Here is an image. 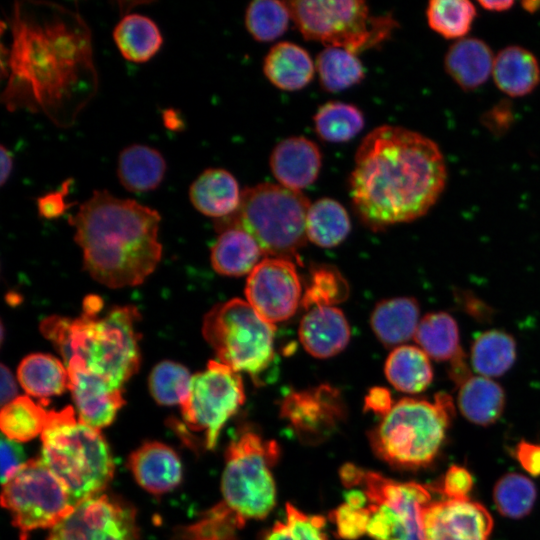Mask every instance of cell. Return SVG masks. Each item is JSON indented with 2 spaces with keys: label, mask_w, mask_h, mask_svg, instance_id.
<instances>
[{
  "label": "cell",
  "mask_w": 540,
  "mask_h": 540,
  "mask_svg": "<svg viewBox=\"0 0 540 540\" xmlns=\"http://www.w3.org/2000/svg\"><path fill=\"white\" fill-rule=\"evenodd\" d=\"M348 293L347 282L334 267L319 266L311 272L302 304L308 310L315 306H332L344 301Z\"/></svg>",
  "instance_id": "obj_43"
},
{
  "label": "cell",
  "mask_w": 540,
  "mask_h": 540,
  "mask_svg": "<svg viewBox=\"0 0 540 540\" xmlns=\"http://www.w3.org/2000/svg\"><path fill=\"white\" fill-rule=\"evenodd\" d=\"M351 229L346 209L336 200L321 198L309 207L306 234L314 244L330 248L340 244Z\"/></svg>",
  "instance_id": "obj_35"
},
{
  "label": "cell",
  "mask_w": 540,
  "mask_h": 540,
  "mask_svg": "<svg viewBox=\"0 0 540 540\" xmlns=\"http://www.w3.org/2000/svg\"><path fill=\"white\" fill-rule=\"evenodd\" d=\"M17 384L10 369L1 365V403L2 406L17 398Z\"/></svg>",
  "instance_id": "obj_51"
},
{
  "label": "cell",
  "mask_w": 540,
  "mask_h": 540,
  "mask_svg": "<svg viewBox=\"0 0 540 540\" xmlns=\"http://www.w3.org/2000/svg\"><path fill=\"white\" fill-rule=\"evenodd\" d=\"M493 80L510 97L530 94L540 83V65L535 55L521 46H508L494 59Z\"/></svg>",
  "instance_id": "obj_25"
},
{
  "label": "cell",
  "mask_w": 540,
  "mask_h": 540,
  "mask_svg": "<svg viewBox=\"0 0 540 540\" xmlns=\"http://www.w3.org/2000/svg\"><path fill=\"white\" fill-rule=\"evenodd\" d=\"M477 15L468 0H432L426 9L429 27L446 39L460 40L470 31Z\"/></svg>",
  "instance_id": "obj_39"
},
{
  "label": "cell",
  "mask_w": 540,
  "mask_h": 540,
  "mask_svg": "<svg viewBox=\"0 0 540 540\" xmlns=\"http://www.w3.org/2000/svg\"><path fill=\"white\" fill-rule=\"evenodd\" d=\"M245 295L251 307L270 324L290 318L301 300V283L294 263L265 258L249 274Z\"/></svg>",
  "instance_id": "obj_15"
},
{
  "label": "cell",
  "mask_w": 540,
  "mask_h": 540,
  "mask_svg": "<svg viewBox=\"0 0 540 540\" xmlns=\"http://www.w3.org/2000/svg\"><path fill=\"white\" fill-rule=\"evenodd\" d=\"M278 456L276 442L252 431L242 432L227 448L222 501L213 508L239 529L247 520L265 518L276 502L271 468Z\"/></svg>",
  "instance_id": "obj_7"
},
{
  "label": "cell",
  "mask_w": 540,
  "mask_h": 540,
  "mask_svg": "<svg viewBox=\"0 0 540 540\" xmlns=\"http://www.w3.org/2000/svg\"><path fill=\"white\" fill-rule=\"evenodd\" d=\"M457 404L467 420L488 426L500 418L505 406V393L491 378L470 376L459 385Z\"/></svg>",
  "instance_id": "obj_29"
},
{
  "label": "cell",
  "mask_w": 540,
  "mask_h": 540,
  "mask_svg": "<svg viewBox=\"0 0 540 540\" xmlns=\"http://www.w3.org/2000/svg\"><path fill=\"white\" fill-rule=\"evenodd\" d=\"M340 477L346 487L362 486L370 503L367 533L375 540H428L424 508L431 502L427 487L416 482H397L385 476L345 464Z\"/></svg>",
  "instance_id": "obj_11"
},
{
  "label": "cell",
  "mask_w": 540,
  "mask_h": 540,
  "mask_svg": "<svg viewBox=\"0 0 540 540\" xmlns=\"http://www.w3.org/2000/svg\"><path fill=\"white\" fill-rule=\"evenodd\" d=\"M113 40L126 60L143 63L160 50L163 36L150 17L140 13H128L115 25Z\"/></svg>",
  "instance_id": "obj_30"
},
{
  "label": "cell",
  "mask_w": 540,
  "mask_h": 540,
  "mask_svg": "<svg viewBox=\"0 0 540 540\" xmlns=\"http://www.w3.org/2000/svg\"><path fill=\"white\" fill-rule=\"evenodd\" d=\"M349 177L360 219L371 229L413 221L428 212L447 180L444 156L430 138L382 125L361 141Z\"/></svg>",
  "instance_id": "obj_2"
},
{
  "label": "cell",
  "mask_w": 540,
  "mask_h": 540,
  "mask_svg": "<svg viewBox=\"0 0 540 540\" xmlns=\"http://www.w3.org/2000/svg\"><path fill=\"white\" fill-rule=\"evenodd\" d=\"M494 55L481 39L462 38L455 41L444 57L450 78L463 90H474L492 76Z\"/></svg>",
  "instance_id": "obj_23"
},
{
  "label": "cell",
  "mask_w": 540,
  "mask_h": 540,
  "mask_svg": "<svg viewBox=\"0 0 540 540\" xmlns=\"http://www.w3.org/2000/svg\"><path fill=\"white\" fill-rule=\"evenodd\" d=\"M285 2L293 22L305 39L355 54L379 45L389 38L397 26L389 15H372L362 0Z\"/></svg>",
  "instance_id": "obj_10"
},
{
  "label": "cell",
  "mask_w": 540,
  "mask_h": 540,
  "mask_svg": "<svg viewBox=\"0 0 540 540\" xmlns=\"http://www.w3.org/2000/svg\"><path fill=\"white\" fill-rule=\"evenodd\" d=\"M245 400L238 374L220 361L211 360L192 376L190 393L180 406L185 424L205 433L206 448L215 447L222 427Z\"/></svg>",
  "instance_id": "obj_13"
},
{
  "label": "cell",
  "mask_w": 540,
  "mask_h": 540,
  "mask_svg": "<svg viewBox=\"0 0 540 540\" xmlns=\"http://www.w3.org/2000/svg\"><path fill=\"white\" fill-rule=\"evenodd\" d=\"M423 523L428 540H488L493 528L488 510L469 498L431 501Z\"/></svg>",
  "instance_id": "obj_17"
},
{
  "label": "cell",
  "mask_w": 540,
  "mask_h": 540,
  "mask_svg": "<svg viewBox=\"0 0 540 540\" xmlns=\"http://www.w3.org/2000/svg\"><path fill=\"white\" fill-rule=\"evenodd\" d=\"M291 18L285 1L255 0L245 13V25L254 39L269 42L280 37L288 28Z\"/></svg>",
  "instance_id": "obj_41"
},
{
  "label": "cell",
  "mask_w": 540,
  "mask_h": 540,
  "mask_svg": "<svg viewBox=\"0 0 540 540\" xmlns=\"http://www.w3.org/2000/svg\"><path fill=\"white\" fill-rule=\"evenodd\" d=\"M139 319L131 305L114 307L101 318L83 311L71 342V360H82L88 371L122 390L140 367V335L135 328Z\"/></svg>",
  "instance_id": "obj_8"
},
{
  "label": "cell",
  "mask_w": 540,
  "mask_h": 540,
  "mask_svg": "<svg viewBox=\"0 0 540 540\" xmlns=\"http://www.w3.org/2000/svg\"><path fill=\"white\" fill-rule=\"evenodd\" d=\"M315 68L322 87L338 92L359 83L364 68L357 54L337 47H326L316 58Z\"/></svg>",
  "instance_id": "obj_37"
},
{
  "label": "cell",
  "mask_w": 540,
  "mask_h": 540,
  "mask_svg": "<svg viewBox=\"0 0 540 540\" xmlns=\"http://www.w3.org/2000/svg\"><path fill=\"white\" fill-rule=\"evenodd\" d=\"M473 486L471 473L464 467L451 466L442 482L441 492L448 499H465Z\"/></svg>",
  "instance_id": "obj_46"
},
{
  "label": "cell",
  "mask_w": 540,
  "mask_h": 540,
  "mask_svg": "<svg viewBox=\"0 0 540 540\" xmlns=\"http://www.w3.org/2000/svg\"><path fill=\"white\" fill-rule=\"evenodd\" d=\"M164 122L169 129L174 130L179 128V125L182 124V121L177 118V114L173 110H168L165 112Z\"/></svg>",
  "instance_id": "obj_55"
},
{
  "label": "cell",
  "mask_w": 540,
  "mask_h": 540,
  "mask_svg": "<svg viewBox=\"0 0 540 540\" xmlns=\"http://www.w3.org/2000/svg\"><path fill=\"white\" fill-rule=\"evenodd\" d=\"M537 496L534 483L519 473H507L496 483L493 500L500 514L512 519L526 516Z\"/></svg>",
  "instance_id": "obj_40"
},
{
  "label": "cell",
  "mask_w": 540,
  "mask_h": 540,
  "mask_svg": "<svg viewBox=\"0 0 540 540\" xmlns=\"http://www.w3.org/2000/svg\"><path fill=\"white\" fill-rule=\"evenodd\" d=\"M167 164L157 149L145 144H131L123 148L117 160L120 184L133 193L156 189L163 181Z\"/></svg>",
  "instance_id": "obj_24"
},
{
  "label": "cell",
  "mask_w": 540,
  "mask_h": 540,
  "mask_svg": "<svg viewBox=\"0 0 540 540\" xmlns=\"http://www.w3.org/2000/svg\"><path fill=\"white\" fill-rule=\"evenodd\" d=\"M516 359V342L505 331L481 333L471 345V365L478 375L492 378L506 373Z\"/></svg>",
  "instance_id": "obj_33"
},
{
  "label": "cell",
  "mask_w": 540,
  "mask_h": 540,
  "mask_svg": "<svg viewBox=\"0 0 540 540\" xmlns=\"http://www.w3.org/2000/svg\"><path fill=\"white\" fill-rule=\"evenodd\" d=\"M160 214L132 199L95 190L69 218L83 251V266L109 288L141 284L157 267Z\"/></svg>",
  "instance_id": "obj_3"
},
{
  "label": "cell",
  "mask_w": 540,
  "mask_h": 540,
  "mask_svg": "<svg viewBox=\"0 0 540 540\" xmlns=\"http://www.w3.org/2000/svg\"><path fill=\"white\" fill-rule=\"evenodd\" d=\"M41 459L67 489L74 506L98 496L113 477L114 463L99 429L75 417L68 406L50 410L41 433Z\"/></svg>",
  "instance_id": "obj_4"
},
{
  "label": "cell",
  "mask_w": 540,
  "mask_h": 540,
  "mask_svg": "<svg viewBox=\"0 0 540 540\" xmlns=\"http://www.w3.org/2000/svg\"><path fill=\"white\" fill-rule=\"evenodd\" d=\"M264 74L277 88L295 91L313 78L315 67L308 52L291 42H279L267 53Z\"/></svg>",
  "instance_id": "obj_27"
},
{
  "label": "cell",
  "mask_w": 540,
  "mask_h": 540,
  "mask_svg": "<svg viewBox=\"0 0 540 540\" xmlns=\"http://www.w3.org/2000/svg\"><path fill=\"white\" fill-rule=\"evenodd\" d=\"M321 164L318 146L302 136L282 140L270 156V168L279 184L298 191L315 182Z\"/></svg>",
  "instance_id": "obj_19"
},
{
  "label": "cell",
  "mask_w": 540,
  "mask_h": 540,
  "mask_svg": "<svg viewBox=\"0 0 540 540\" xmlns=\"http://www.w3.org/2000/svg\"><path fill=\"white\" fill-rule=\"evenodd\" d=\"M365 407L382 416L386 415L393 407L390 392L381 387L371 389L365 398Z\"/></svg>",
  "instance_id": "obj_50"
},
{
  "label": "cell",
  "mask_w": 540,
  "mask_h": 540,
  "mask_svg": "<svg viewBox=\"0 0 540 540\" xmlns=\"http://www.w3.org/2000/svg\"><path fill=\"white\" fill-rule=\"evenodd\" d=\"M70 180L63 183L62 187L40 197L37 201L38 210L41 216L45 218H57L61 216L68 208L65 196L68 193Z\"/></svg>",
  "instance_id": "obj_48"
},
{
  "label": "cell",
  "mask_w": 540,
  "mask_h": 540,
  "mask_svg": "<svg viewBox=\"0 0 540 540\" xmlns=\"http://www.w3.org/2000/svg\"><path fill=\"white\" fill-rule=\"evenodd\" d=\"M513 4V1H479V5H481L482 8L494 12L506 11L510 9Z\"/></svg>",
  "instance_id": "obj_54"
},
{
  "label": "cell",
  "mask_w": 540,
  "mask_h": 540,
  "mask_svg": "<svg viewBox=\"0 0 540 540\" xmlns=\"http://www.w3.org/2000/svg\"><path fill=\"white\" fill-rule=\"evenodd\" d=\"M9 16L2 104L42 113L58 127L73 125L98 87L88 25L77 11L45 1L15 2Z\"/></svg>",
  "instance_id": "obj_1"
},
{
  "label": "cell",
  "mask_w": 540,
  "mask_h": 540,
  "mask_svg": "<svg viewBox=\"0 0 540 540\" xmlns=\"http://www.w3.org/2000/svg\"><path fill=\"white\" fill-rule=\"evenodd\" d=\"M419 315V304L412 297L385 299L372 311L370 325L384 346H400L415 336Z\"/></svg>",
  "instance_id": "obj_26"
},
{
  "label": "cell",
  "mask_w": 540,
  "mask_h": 540,
  "mask_svg": "<svg viewBox=\"0 0 540 540\" xmlns=\"http://www.w3.org/2000/svg\"><path fill=\"white\" fill-rule=\"evenodd\" d=\"M345 499V503L353 508L361 509L367 507L368 499L363 491L352 489L345 493Z\"/></svg>",
  "instance_id": "obj_53"
},
{
  "label": "cell",
  "mask_w": 540,
  "mask_h": 540,
  "mask_svg": "<svg viewBox=\"0 0 540 540\" xmlns=\"http://www.w3.org/2000/svg\"><path fill=\"white\" fill-rule=\"evenodd\" d=\"M47 540H138L135 512L107 495L78 503Z\"/></svg>",
  "instance_id": "obj_14"
},
{
  "label": "cell",
  "mask_w": 540,
  "mask_h": 540,
  "mask_svg": "<svg viewBox=\"0 0 540 540\" xmlns=\"http://www.w3.org/2000/svg\"><path fill=\"white\" fill-rule=\"evenodd\" d=\"M1 503L12 516L20 540L39 528H53L74 504L62 482L41 458L26 463L2 485Z\"/></svg>",
  "instance_id": "obj_12"
},
{
  "label": "cell",
  "mask_w": 540,
  "mask_h": 540,
  "mask_svg": "<svg viewBox=\"0 0 540 540\" xmlns=\"http://www.w3.org/2000/svg\"><path fill=\"white\" fill-rule=\"evenodd\" d=\"M239 185L227 170L208 168L189 187V198L200 213L225 218L236 211L241 200Z\"/></svg>",
  "instance_id": "obj_22"
},
{
  "label": "cell",
  "mask_w": 540,
  "mask_h": 540,
  "mask_svg": "<svg viewBox=\"0 0 540 540\" xmlns=\"http://www.w3.org/2000/svg\"><path fill=\"white\" fill-rule=\"evenodd\" d=\"M273 324L248 302L235 298L215 305L204 317L202 334L218 361L259 381L275 360Z\"/></svg>",
  "instance_id": "obj_9"
},
{
  "label": "cell",
  "mask_w": 540,
  "mask_h": 540,
  "mask_svg": "<svg viewBox=\"0 0 540 540\" xmlns=\"http://www.w3.org/2000/svg\"><path fill=\"white\" fill-rule=\"evenodd\" d=\"M452 399L444 393L435 401L404 398L383 416L370 433L377 456L388 464L416 469L430 464L438 454L454 414Z\"/></svg>",
  "instance_id": "obj_6"
},
{
  "label": "cell",
  "mask_w": 540,
  "mask_h": 540,
  "mask_svg": "<svg viewBox=\"0 0 540 540\" xmlns=\"http://www.w3.org/2000/svg\"><path fill=\"white\" fill-rule=\"evenodd\" d=\"M388 381L399 391L419 393L429 387L433 369L429 356L418 346H397L386 359Z\"/></svg>",
  "instance_id": "obj_32"
},
{
  "label": "cell",
  "mask_w": 540,
  "mask_h": 540,
  "mask_svg": "<svg viewBox=\"0 0 540 540\" xmlns=\"http://www.w3.org/2000/svg\"><path fill=\"white\" fill-rule=\"evenodd\" d=\"M324 526L322 516L306 515L287 503L285 521L276 522L263 540H327Z\"/></svg>",
  "instance_id": "obj_44"
},
{
  "label": "cell",
  "mask_w": 540,
  "mask_h": 540,
  "mask_svg": "<svg viewBox=\"0 0 540 540\" xmlns=\"http://www.w3.org/2000/svg\"><path fill=\"white\" fill-rule=\"evenodd\" d=\"M22 446L6 436L1 438V482L6 483L24 464Z\"/></svg>",
  "instance_id": "obj_47"
},
{
  "label": "cell",
  "mask_w": 540,
  "mask_h": 540,
  "mask_svg": "<svg viewBox=\"0 0 540 540\" xmlns=\"http://www.w3.org/2000/svg\"><path fill=\"white\" fill-rule=\"evenodd\" d=\"M515 456L525 471L540 476V444L522 440L515 449Z\"/></svg>",
  "instance_id": "obj_49"
},
{
  "label": "cell",
  "mask_w": 540,
  "mask_h": 540,
  "mask_svg": "<svg viewBox=\"0 0 540 540\" xmlns=\"http://www.w3.org/2000/svg\"><path fill=\"white\" fill-rule=\"evenodd\" d=\"M281 416L306 444L326 440L344 418L339 392L329 385L289 393L281 405Z\"/></svg>",
  "instance_id": "obj_16"
},
{
  "label": "cell",
  "mask_w": 540,
  "mask_h": 540,
  "mask_svg": "<svg viewBox=\"0 0 540 540\" xmlns=\"http://www.w3.org/2000/svg\"><path fill=\"white\" fill-rule=\"evenodd\" d=\"M370 512L367 507L356 509L344 503L330 514L337 534L344 539H356L367 533Z\"/></svg>",
  "instance_id": "obj_45"
},
{
  "label": "cell",
  "mask_w": 540,
  "mask_h": 540,
  "mask_svg": "<svg viewBox=\"0 0 540 540\" xmlns=\"http://www.w3.org/2000/svg\"><path fill=\"white\" fill-rule=\"evenodd\" d=\"M0 168V185L4 186L13 169V156L3 144L0 147Z\"/></svg>",
  "instance_id": "obj_52"
},
{
  "label": "cell",
  "mask_w": 540,
  "mask_h": 540,
  "mask_svg": "<svg viewBox=\"0 0 540 540\" xmlns=\"http://www.w3.org/2000/svg\"><path fill=\"white\" fill-rule=\"evenodd\" d=\"M414 339L418 347L436 361H451L462 352L457 322L446 312L426 314L418 324Z\"/></svg>",
  "instance_id": "obj_34"
},
{
  "label": "cell",
  "mask_w": 540,
  "mask_h": 540,
  "mask_svg": "<svg viewBox=\"0 0 540 540\" xmlns=\"http://www.w3.org/2000/svg\"><path fill=\"white\" fill-rule=\"evenodd\" d=\"M17 378L28 395L43 401L69 390V373L64 362L50 354L27 355L18 366Z\"/></svg>",
  "instance_id": "obj_31"
},
{
  "label": "cell",
  "mask_w": 540,
  "mask_h": 540,
  "mask_svg": "<svg viewBox=\"0 0 540 540\" xmlns=\"http://www.w3.org/2000/svg\"><path fill=\"white\" fill-rule=\"evenodd\" d=\"M264 253L252 236L241 229L228 228L211 249V264L216 272L226 276L251 273Z\"/></svg>",
  "instance_id": "obj_28"
},
{
  "label": "cell",
  "mask_w": 540,
  "mask_h": 540,
  "mask_svg": "<svg viewBox=\"0 0 540 540\" xmlns=\"http://www.w3.org/2000/svg\"><path fill=\"white\" fill-rule=\"evenodd\" d=\"M66 368L79 420L101 429L113 422L118 410L125 403L123 390L110 387L102 378L87 370L80 359H73Z\"/></svg>",
  "instance_id": "obj_18"
},
{
  "label": "cell",
  "mask_w": 540,
  "mask_h": 540,
  "mask_svg": "<svg viewBox=\"0 0 540 540\" xmlns=\"http://www.w3.org/2000/svg\"><path fill=\"white\" fill-rule=\"evenodd\" d=\"M310 205L301 191L261 183L242 191L238 208L219 219L217 229H241L254 238L264 255L291 260L306 243Z\"/></svg>",
  "instance_id": "obj_5"
},
{
  "label": "cell",
  "mask_w": 540,
  "mask_h": 540,
  "mask_svg": "<svg viewBox=\"0 0 540 540\" xmlns=\"http://www.w3.org/2000/svg\"><path fill=\"white\" fill-rule=\"evenodd\" d=\"M192 376L177 362H159L149 375V389L154 400L165 406L182 405L190 393Z\"/></svg>",
  "instance_id": "obj_42"
},
{
  "label": "cell",
  "mask_w": 540,
  "mask_h": 540,
  "mask_svg": "<svg viewBox=\"0 0 540 540\" xmlns=\"http://www.w3.org/2000/svg\"><path fill=\"white\" fill-rule=\"evenodd\" d=\"M299 339L305 350L316 358L340 353L350 339V327L342 311L333 306H315L303 316Z\"/></svg>",
  "instance_id": "obj_21"
},
{
  "label": "cell",
  "mask_w": 540,
  "mask_h": 540,
  "mask_svg": "<svg viewBox=\"0 0 540 540\" xmlns=\"http://www.w3.org/2000/svg\"><path fill=\"white\" fill-rule=\"evenodd\" d=\"M318 136L328 142L341 143L355 137L364 127V116L354 105L329 101L314 115Z\"/></svg>",
  "instance_id": "obj_38"
},
{
  "label": "cell",
  "mask_w": 540,
  "mask_h": 540,
  "mask_svg": "<svg viewBox=\"0 0 540 540\" xmlns=\"http://www.w3.org/2000/svg\"><path fill=\"white\" fill-rule=\"evenodd\" d=\"M137 483L153 494L176 488L182 480V465L177 453L160 442H147L136 449L128 460Z\"/></svg>",
  "instance_id": "obj_20"
},
{
  "label": "cell",
  "mask_w": 540,
  "mask_h": 540,
  "mask_svg": "<svg viewBox=\"0 0 540 540\" xmlns=\"http://www.w3.org/2000/svg\"><path fill=\"white\" fill-rule=\"evenodd\" d=\"M41 404L28 396H18L2 406L0 427L7 438L16 442H25L41 435L48 417Z\"/></svg>",
  "instance_id": "obj_36"
}]
</instances>
